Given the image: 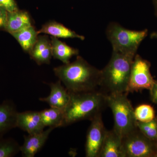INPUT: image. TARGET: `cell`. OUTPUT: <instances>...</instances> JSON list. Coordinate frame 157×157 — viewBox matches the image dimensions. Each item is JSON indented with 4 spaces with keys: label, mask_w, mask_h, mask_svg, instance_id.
<instances>
[{
    "label": "cell",
    "mask_w": 157,
    "mask_h": 157,
    "mask_svg": "<svg viewBox=\"0 0 157 157\" xmlns=\"http://www.w3.org/2000/svg\"><path fill=\"white\" fill-rule=\"evenodd\" d=\"M11 35L17 40L23 50L29 54L36 42L39 34L32 25Z\"/></svg>",
    "instance_id": "cell-18"
},
{
    "label": "cell",
    "mask_w": 157,
    "mask_h": 157,
    "mask_svg": "<svg viewBox=\"0 0 157 157\" xmlns=\"http://www.w3.org/2000/svg\"><path fill=\"white\" fill-rule=\"evenodd\" d=\"M155 142H156V146L157 147V140H156V141H155Z\"/></svg>",
    "instance_id": "cell-29"
},
{
    "label": "cell",
    "mask_w": 157,
    "mask_h": 157,
    "mask_svg": "<svg viewBox=\"0 0 157 157\" xmlns=\"http://www.w3.org/2000/svg\"><path fill=\"white\" fill-rule=\"evenodd\" d=\"M150 38L151 39H157V31L151 33L150 35Z\"/></svg>",
    "instance_id": "cell-27"
},
{
    "label": "cell",
    "mask_w": 157,
    "mask_h": 157,
    "mask_svg": "<svg viewBox=\"0 0 157 157\" xmlns=\"http://www.w3.org/2000/svg\"><path fill=\"white\" fill-rule=\"evenodd\" d=\"M155 157H157V152L156 154L155 155Z\"/></svg>",
    "instance_id": "cell-28"
},
{
    "label": "cell",
    "mask_w": 157,
    "mask_h": 157,
    "mask_svg": "<svg viewBox=\"0 0 157 157\" xmlns=\"http://www.w3.org/2000/svg\"><path fill=\"white\" fill-rule=\"evenodd\" d=\"M37 32L39 35L41 33L48 34L57 38H77L81 40L85 39L84 36L78 35L62 24L55 21L46 23Z\"/></svg>",
    "instance_id": "cell-16"
},
{
    "label": "cell",
    "mask_w": 157,
    "mask_h": 157,
    "mask_svg": "<svg viewBox=\"0 0 157 157\" xmlns=\"http://www.w3.org/2000/svg\"><path fill=\"white\" fill-rule=\"evenodd\" d=\"M50 86V94L46 98H39L42 102L47 103L50 107L64 109L70 99V93L62 86L60 80L47 84Z\"/></svg>",
    "instance_id": "cell-11"
},
{
    "label": "cell",
    "mask_w": 157,
    "mask_h": 157,
    "mask_svg": "<svg viewBox=\"0 0 157 157\" xmlns=\"http://www.w3.org/2000/svg\"><path fill=\"white\" fill-rule=\"evenodd\" d=\"M21 146L13 138L0 137V157H12L20 151Z\"/></svg>",
    "instance_id": "cell-20"
},
{
    "label": "cell",
    "mask_w": 157,
    "mask_h": 157,
    "mask_svg": "<svg viewBox=\"0 0 157 157\" xmlns=\"http://www.w3.org/2000/svg\"><path fill=\"white\" fill-rule=\"evenodd\" d=\"M134 114L136 120L141 122L151 121L156 117L153 107L147 104L137 106L134 109Z\"/></svg>",
    "instance_id": "cell-21"
},
{
    "label": "cell",
    "mask_w": 157,
    "mask_h": 157,
    "mask_svg": "<svg viewBox=\"0 0 157 157\" xmlns=\"http://www.w3.org/2000/svg\"><path fill=\"white\" fill-rule=\"evenodd\" d=\"M40 115L45 127L55 128L63 127L64 109L50 107L40 111Z\"/></svg>",
    "instance_id": "cell-19"
},
{
    "label": "cell",
    "mask_w": 157,
    "mask_h": 157,
    "mask_svg": "<svg viewBox=\"0 0 157 157\" xmlns=\"http://www.w3.org/2000/svg\"><path fill=\"white\" fill-rule=\"evenodd\" d=\"M53 71L70 93L93 91L101 84V70L81 56H77L72 63L55 68Z\"/></svg>",
    "instance_id": "cell-1"
},
{
    "label": "cell",
    "mask_w": 157,
    "mask_h": 157,
    "mask_svg": "<svg viewBox=\"0 0 157 157\" xmlns=\"http://www.w3.org/2000/svg\"><path fill=\"white\" fill-rule=\"evenodd\" d=\"M0 7L4 8L8 12H12L19 9L14 0H0Z\"/></svg>",
    "instance_id": "cell-23"
},
{
    "label": "cell",
    "mask_w": 157,
    "mask_h": 157,
    "mask_svg": "<svg viewBox=\"0 0 157 157\" xmlns=\"http://www.w3.org/2000/svg\"><path fill=\"white\" fill-rule=\"evenodd\" d=\"M127 94L115 93L107 96V105L112 110L114 118L113 129L122 139L137 128L134 109Z\"/></svg>",
    "instance_id": "cell-5"
},
{
    "label": "cell",
    "mask_w": 157,
    "mask_h": 157,
    "mask_svg": "<svg viewBox=\"0 0 157 157\" xmlns=\"http://www.w3.org/2000/svg\"><path fill=\"white\" fill-rule=\"evenodd\" d=\"M53 128H49L38 134L25 135L24 142L21 146L20 151L22 157H34L42 148Z\"/></svg>",
    "instance_id": "cell-10"
},
{
    "label": "cell",
    "mask_w": 157,
    "mask_h": 157,
    "mask_svg": "<svg viewBox=\"0 0 157 157\" xmlns=\"http://www.w3.org/2000/svg\"><path fill=\"white\" fill-rule=\"evenodd\" d=\"M70 95L64 109L63 127L84 120L91 121L107 106V95L102 91L70 93Z\"/></svg>",
    "instance_id": "cell-2"
},
{
    "label": "cell",
    "mask_w": 157,
    "mask_h": 157,
    "mask_svg": "<svg viewBox=\"0 0 157 157\" xmlns=\"http://www.w3.org/2000/svg\"><path fill=\"white\" fill-rule=\"evenodd\" d=\"M91 121L86 135V156L99 157L107 130L104 127L101 113L96 115Z\"/></svg>",
    "instance_id": "cell-8"
},
{
    "label": "cell",
    "mask_w": 157,
    "mask_h": 157,
    "mask_svg": "<svg viewBox=\"0 0 157 157\" xmlns=\"http://www.w3.org/2000/svg\"><path fill=\"white\" fill-rule=\"evenodd\" d=\"M134 58L113 51L109 63L101 70L100 86L102 88V92L107 95L127 93Z\"/></svg>",
    "instance_id": "cell-3"
},
{
    "label": "cell",
    "mask_w": 157,
    "mask_h": 157,
    "mask_svg": "<svg viewBox=\"0 0 157 157\" xmlns=\"http://www.w3.org/2000/svg\"><path fill=\"white\" fill-rule=\"evenodd\" d=\"M106 36L112 45L113 51L135 57L140 43L148 34V30H131L119 24L110 22L106 31Z\"/></svg>",
    "instance_id": "cell-4"
},
{
    "label": "cell",
    "mask_w": 157,
    "mask_h": 157,
    "mask_svg": "<svg viewBox=\"0 0 157 157\" xmlns=\"http://www.w3.org/2000/svg\"><path fill=\"white\" fill-rule=\"evenodd\" d=\"M137 128L146 137L153 141L157 140V117L147 122H136Z\"/></svg>",
    "instance_id": "cell-22"
},
{
    "label": "cell",
    "mask_w": 157,
    "mask_h": 157,
    "mask_svg": "<svg viewBox=\"0 0 157 157\" xmlns=\"http://www.w3.org/2000/svg\"><path fill=\"white\" fill-rule=\"evenodd\" d=\"M99 157H125L122 138L113 129L107 131Z\"/></svg>",
    "instance_id": "cell-13"
},
{
    "label": "cell",
    "mask_w": 157,
    "mask_h": 157,
    "mask_svg": "<svg viewBox=\"0 0 157 157\" xmlns=\"http://www.w3.org/2000/svg\"><path fill=\"white\" fill-rule=\"evenodd\" d=\"M150 92L151 101L157 105V80H155L154 84L150 90Z\"/></svg>",
    "instance_id": "cell-25"
},
{
    "label": "cell",
    "mask_w": 157,
    "mask_h": 157,
    "mask_svg": "<svg viewBox=\"0 0 157 157\" xmlns=\"http://www.w3.org/2000/svg\"><path fill=\"white\" fill-rule=\"evenodd\" d=\"M32 25L28 12L20 10L8 12L5 31L10 34Z\"/></svg>",
    "instance_id": "cell-15"
},
{
    "label": "cell",
    "mask_w": 157,
    "mask_h": 157,
    "mask_svg": "<svg viewBox=\"0 0 157 157\" xmlns=\"http://www.w3.org/2000/svg\"><path fill=\"white\" fill-rule=\"evenodd\" d=\"M52 54L54 58L59 60L64 64L70 63V59L74 56L78 55V50L70 47L56 37H51Z\"/></svg>",
    "instance_id": "cell-17"
},
{
    "label": "cell",
    "mask_w": 157,
    "mask_h": 157,
    "mask_svg": "<svg viewBox=\"0 0 157 157\" xmlns=\"http://www.w3.org/2000/svg\"><path fill=\"white\" fill-rule=\"evenodd\" d=\"M154 6L155 15L157 17V0H153Z\"/></svg>",
    "instance_id": "cell-26"
},
{
    "label": "cell",
    "mask_w": 157,
    "mask_h": 157,
    "mask_svg": "<svg viewBox=\"0 0 157 157\" xmlns=\"http://www.w3.org/2000/svg\"><path fill=\"white\" fill-rule=\"evenodd\" d=\"M17 113L15 105L11 101H6L0 104V137L16 128Z\"/></svg>",
    "instance_id": "cell-14"
},
{
    "label": "cell",
    "mask_w": 157,
    "mask_h": 157,
    "mask_svg": "<svg viewBox=\"0 0 157 157\" xmlns=\"http://www.w3.org/2000/svg\"><path fill=\"white\" fill-rule=\"evenodd\" d=\"M151 63L136 54L132 62L127 93L150 90L155 80L150 72Z\"/></svg>",
    "instance_id": "cell-7"
},
{
    "label": "cell",
    "mask_w": 157,
    "mask_h": 157,
    "mask_svg": "<svg viewBox=\"0 0 157 157\" xmlns=\"http://www.w3.org/2000/svg\"><path fill=\"white\" fill-rule=\"evenodd\" d=\"M8 11L0 7V29L5 31Z\"/></svg>",
    "instance_id": "cell-24"
},
{
    "label": "cell",
    "mask_w": 157,
    "mask_h": 157,
    "mask_svg": "<svg viewBox=\"0 0 157 157\" xmlns=\"http://www.w3.org/2000/svg\"><path fill=\"white\" fill-rule=\"evenodd\" d=\"M125 157H155L156 142L149 139L137 128L122 139Z\"/></svg>",
    "instance_id": "cell-6"
},
{
    "label": "cell",
    "mask_w": 157,
    "mask_h": 157,
    "mask_svg": "<svg viewBox=\"0 0 157 157\" xmlns=\"http://www.w3.org/2000/svg\"><path fill=\"white\" fill-rule=\"evenodd\" d=\"M27 132L29 135L38 134L44 131L40 111H26L17 113L16 128Z\"/></svg>",
    "instance_id": "cell-9"
},
{
    "label": "cell",
    "mask_w": 157,
    "mask_h": 157,
    "mask_svg": "<svg viewBox=\"0 0 157 157\" xmlns=\"http://www.w3.org/2000/svg\"><path fill=\"white\" fill-rule=\"evenodd\" d=\"M29 54L31 58L37 64H49L52 56L51 39L47 36H38L36 42Z\"/></svg>",
    "instance_id": "cell-12"
}]
</instances>
